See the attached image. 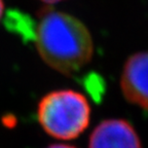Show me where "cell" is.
Here are the masks:
<instances>
[{
  "instance_id": "obj_6",
  "label": "cell",
  "mask_w": 148,
  "mask_h": 148,
  "mask_svg": "<svg viewBox=\"0 0 148 148\" xmlns=\"http://www.w3.org/2000/svg\"><path fill=\"white\" fill-rule=\"evenodd\" d=\"M41 1H43L45 3H49V4H53V3H57L59 1H62V0H41Z\"/></svg>"
},
{
  "instance_id": "obj_7",
  "label": "cell",
  "mask_w": 148,
  "mask_h": 148,
  "mask_svg": "<svg viewBox=\"0 0 148 148\" xmlns=\"http://www.w3.org/2000/svg\"><path fill=\"white\" fill-rule=\"evenodd\" d=\"M3 1L2 0H0V18H1V16H2V14H3Z\"/></svg>"
},
{
  "instance_id": "obj_3",
  "label": "cell",
  "mask_w": 148,
  "mask_h": 148,
  "mask_svg": "<svg viewBox=\"0 0 148 148\" xmlns=\"http://www.w3.org/2000/svg\"><path fill=\"white\" fill-rule=\"evenodd\" d=\"M120 86L127 101L148 110V51L130 57L123 68Z\"/></svg>"
},
{
  "instance_id": "obj_2",
  "label": "cell",
  "mask_w": 148,
  "mask_h": 148,
  "mask_svg": "<svg viewBox=\"0 0 148 148\" xmlns=\"http://www.w3.org/2000/svg\"><path fill=\"white\" fill-rule=\"evenodd\" d=\"M90 108L80 92L61 90L49 92L40 100L37 117L43 131L61 140L78 137L88 127Z\"/></svg>"
},
{
  "instance_id": "obj_1",
  "label": "cell",
  "mask_w": 148,
  "mask_h": 148,
  "mask_svg": "<svg viewBox=\"0 0 148 148\" xmlns=\"http://www.w3.org/2000/svg\"><path fill=\"white\" fill-rule=\"evenodd\" d=\"M38 16L34 37L42 60L65 75L78 73L94 53L88 28L76 18L49 7L42 9Z\"/></svg>"
},
{
  "instance_id": "obj_5",
  "label": "cell",
  "mask_w": 148,
  "mask_h": 148,
  "mask_svg": "<svg viewBox=\"0 0 148 148\" xmlns=\"http://www.w3.org/2000/svg\"><path fill=\"white\" fill-rule=\"evenodd\" d=\"M47 148H76L70 145H65V144H53V145L49 146Z\"/></svg>"
},
{
  "instance_id": "obj_4",
  "label": "cell",
  "mask_w": 148,
  "mask_h": 148,
  "mask_svg": "<svg viewBox=\"0 0 148 148\" xmlns=\"http://www.w3.org/2000/svg\"><path fill=\"white\" fill-rule=\"evenodd\" d=\"M88 148H141V142L127 121L108 119L92 131Z\"/></svg>"
}]
</instances>
